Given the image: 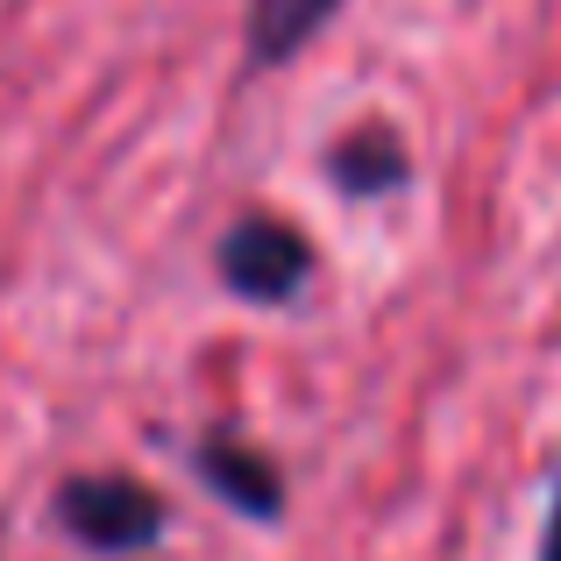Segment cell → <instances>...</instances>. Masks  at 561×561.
<instances>
[{
  "label": "cell",
  "instance_id": "4",
  "mask_svg": "<svg viewBox=\"0 0 561 561\" xmlns=\"http://www.w3.org/2000/svg\"><path fill=\"white\" fill-rule=\"evenodd\" d=\"M342 14V0H249V57L285 65Z\"/></svg>",
  "mask_w": 561,
  "mask_h": 561
},
{
  "label": "cell",
  "instance_id": "6",
  "mask_svg": "<svg viewBox=\"0 0 561 561\" xmlns=\"http://www.w3.org/2000/svg\"><path fill=\"white\" fill-rule=\"evenodd\" d=\"M540 561H561V491H554V512H548V540H540Z\"/></svg>",
  "mask_w": 561,
  "mask_h": 561
},
{
  "label": "cell",
  "instance_id": "1",
  "mask_svg": "<svg viewBox=\"0 0 561 561\" xmlns=\"http://www.w3.org/2000/svg\"><path fill=\"white\" fill-rule=\"evenodd\" d=\"M57 519L93 554H142V548L164 540L171 512H164V497L136 477H71L65 491H57Z\"/></svg>",
  "mask_w": 561,
  "mask_h": 561
},
{
  "label": "cell",
  "instance_id": "2",
  "mask_svg": "<svg viewBox=\"0 0 561 561\" xmlns=\"http://www.w3.org/2000/svg\"><path fill=\"white\" fill-rule=\"evenodd\" d=\"M306 271H313L306 234L271 220V214H249L220 234V277H228V291H242L256 306H285L306 285Z\"/></svg>",
  "mask_w": 561,
  "mask_h": 561
},
{
  "label": "cell",
  "instance_id": "3",
  "mask_svg": "<svg viewBox=\"0 0 561 561\" xmlns=\"http://www.w3.org/2000/svg\"><path fill=\"white\" fill-rule=\"evenodd\" d=\"M199 477L214 483L220 497H228L234 512H249V519H277V497H285V483H277V469L263 462L256 448H242V440L214 434L199 448Z\"/></svg>",
  "mask_w": 561,
  "mask_h": 561
},
{
  "label": "cell",
  "instance_id": "5",
  "mask_svg": "<svg viewBox=\"0 0 561 561\" xmlns=\"http://www.w3.org/2000/svg\"><path fill=\"white\" fill-rule=\"evenodd\" d=\"M334 179H342V192L370 199V192L405 185V157H398V142L383 136V128H370V136H348L342 150H334Z\"/></svg>",
  "mask_w": 561,
  "mask_h": 561
}]
</instances>
